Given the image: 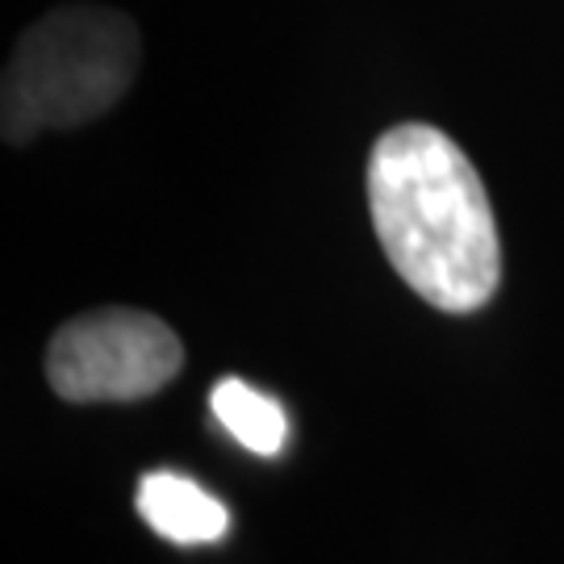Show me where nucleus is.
<instances>
[{
	"instance_id": "obj_3",
	"label": "nucleus",
	"mask_w": 564,
	"mask_h": 564,
	"mask_svg": "<svg viewBox=\"0 0 564 564\" xmlns=\"http://www.w3.org/2000/svg\"><path fill=\"white\" fill-rule=\"evenodd\" d=\"M184 368L176 330L142 310H97L55 330L46 381L63 402H139Z\"/></svg>"
},
{
	"instance_id": "obj_2",
	"label": "nucleus",
	"mask_w": 564,
	"mask_h": 564,
	"mask_svg": "<svg viewBox=\"0 0 564 564\" xmlns=\"http://www.w3.org/2000/svg\"><path fill=\"white\" fill-rule=\"evenodd\" d=\"M139 51V25L118 9L67 4L34 21L4 67V142L21 147L42 130H67L101 118L134 80Z\"/></svg>"
},
{
	"instance_id": "obj_5",
	"label": "nucleus",
	"mask_w": 564,
	"mask_h": 564,
	"mask_svg": "<svg viewBox=\"0 0 564 564\" xmlns=\"http://www.w3.org/2000/svg\"><path fill=\"white\" fill-rule=\"evenodd\" d=\"M214 419L239 440L242 447H251L256 456H276L289 440V419L284 410L268 393L251 389L247 381H223L214 389Z\"/></svg>"
},
{
	"instance_id": "obj_4",
	"label": "nucleus",
	"mask_w": 564,
	"mask_h": 564,
	"mask_svg": "<svg viewBox=\"0 0 564 564\" xmlns=\"http://www.w3.org/2000/svg\"><path fill=\"white\" fill-rule=\"evenodd\" d=\"M139 514L172 544H214L230 527L226 506L181 473H147L139 485Z\"/></svg>"
},
{
	"instance_id": "obj_1",
	"label": "nucleus",
	"mask_w": 564,
	"mask_h": 564,
	"mask_svg": "<svg viewBox=\"0 0 564 564\" xmlns=\"http://www.w3.org/2000/svg\"><path fill=\"white\" fill-rule=\"evenodd\" d=\"M368 209L389 263L426 305L481 310L502 281V242L477 167L444 130L405 121L368 160Z\"/></svg>"
}]
</instances>
